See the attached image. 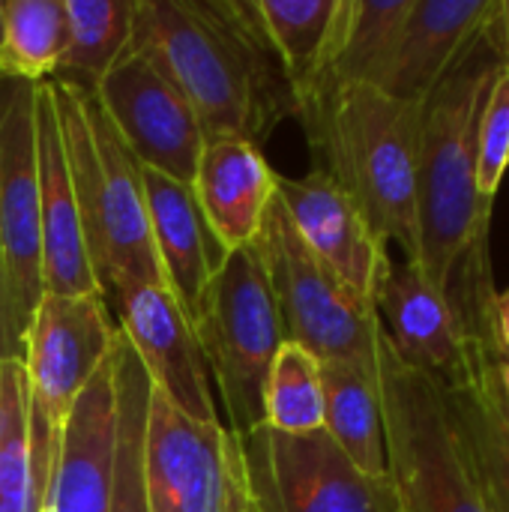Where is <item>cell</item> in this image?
Segmentation results:
<instances>
[{
  "label": "cell",
  "instance_id": "cell-25",
  "mask_svg": "<svg viewBox=\"0 0 509 512\" xmlns=\"http://www.w3.org/2000/svg\"><path fill=\"white\" fill-rule=\"evenodd\" d=\"M66 54V0L0 3V81H51Z\"/></svg>",
  "mask_w": 509,
  "mask_h": 512
},
{
  "label": "cell",
  "instance_id": "cell-12",
  "mask_svg": "<svg viewBox=\"0 0 509 512\" xmlns=\"http://www.w3.org/2000/svg\"><path fill=\"white\" fill-rule=\"evenodd\" d=\"M93 96L141 168L192 186L204 132L180 87L144 48L129 42Z\"/></svg>",
  "mask_w": 509,
  "mask_h": 512
},
{
  "label": "cell",
  "instance_id": "cell-26",
  "mask_svg": "<svg viewBox=\"0 0 509 512\" xmlns=\"http://www.w3.org/2000/svg\"><path fill=\"white\" fill-rule=\"evenodd\" d=\"M135 0H66V54L54 78L96 90L132 39Z\"/></svg>",
  "mask_w": 509,
  "mask_h": 512
},
{
  "label": "cell",
  "instance_id": "cell-1",
  "mask_svg": "<svg viewBox=\"0 0 509 512\" xmlns=\"http://www.w3.org/2000/svg\"><path fill=\"white\" fill-rule=\"evenodd\" d=\"M129 42L180 87L204 144L243 138L261 147L282 120L297 117L258 0H135Z\"/></svg>",
  "mask_w": 509,
  "mask_h": 512
},
{
  "label": "cell",
  "instance_id": "cell-22",
  "mask_svg": "<svg viewBox=\"0 0 509 512\" xmlns=\"http://www.w3.org/2000/svg\"><path fill=\"white\" fill-rule=\"evenodd\" d=\"M411 6L414 0H342L330 60L312 99L351 84L378 87L393 60Z\"/></svg>",
  "mask_w": 509,
  "mask_h": 512
},
{
  "label": "cell",
  "instance_id": "cell-8",
  "mask_svg": "<svg viewBox=\"0 0 509 512\" xmlns=\"http://www.w3.org/2000/svg\"><path fill=\"white\" fill-rule=\"evenodd\" d=\"M117 330L102 294H42L27 339L24 372L30 402V453L42 492L48 495L66 420L90 378L108 363Z\"/></svg>",
  "mask_w": 509,
  "mask_h": 512
},
{
  "label": "cell",
  "instance_id": "cell-34",
  "mask_svg": "<svg viewBox=\"0 0 509 512\" xmlns=\"http://www.w3.org/2000/svg\"><path fill=\"white\" fill-rule=\"evenodd\" d=\"M42 512H48V510H45V504H42Z\"/></svg>",
  "mask_w": 509,
  "mask_h": 512
},
{
  "label": "cell",
  "instance_id": "cell-5",
  "mask_svg": "<svg viewBox=\"0 0 509 512\" xmlns=\"http://www.w3.org/2000/svg\"><path fill=\"white\" fill-rule=\"evenodd\" d=\"M387 477L399 512H492L438 378L375 342Z\"/></svg>",
  "mask_w": 509,
  "mask_h": 512
},
{
  "label": "cell",
  "instance_id": "cell-35",
  "mask_svg": "<svg viewBox=\"0 0 509 512\" xmlns=\"http://www.w3.org/2000/svg\"><path fill=\"white\" fill-rule=\"evenodd\" d=\"M246 512H249V504H246Z\"/></svg>",
  "mask_w": 509,
  "mask_h": 512
},
{
  "label": "cell",
  "instance_id": "cell-27",
  "mask_svg": "<svg viewBox=\"0 0 509 512\" xmlns=\"http://www.w3.org/2000/svg\"><path fill=\"white\" fill-rule=\"evenodd\" d=\"M111 360H114V390H117V453H114L111 512H144L141 453H144L150 378L120 330L114 339Z\"/></svg>",
  "mask_w": 509,
  "mask_h": 512
},
{
  "label": "cell",
  "instance_id": "cell-16",
  "mask_svg": "<svg viewBox=\"0 0 509 512\" xmlns=\"http://www.w3.org/2000/svg\"><path fill=\"white\" fill-rule=\"evenodd\" d=\"M375 309L393 351L411 369L441 384L462 378L471 357V336L453 300L438 291L417 264L390 261L375 291Z\"/></svg>",
  "mask_w": 509,
  "mask_h": 512
},
{
  "label": "cell",
  "instance_id": "cell-29",
  "mask_svg": "<svg viewBox=\"0 0 509 512\" xmlns=\"http://www.w3.org/2000/svg\"><path fill=\"white\" fill-rule=\"evenodd\" d=\"M261 408H264L261 426L267 429L285 435H309L324 429L321 360L294 342H282L267 372Z\"/></svg>",
  "mask_w": 509,
  "mask_h": 512
},
{
  "label": "cell",
  "instance_id": "cell-3",
  "mask_svg": "<svg viewBox=\"0 0 509 512\" xmlns=\"http://www.w3.org/2000/svg\"><path fill=\"white\" fill-rule=\"evenodd\" d=\"M66 171L102 297L120 285H165L153 246L141 165L105 117L93 90L51 78Z\"/></svg>",
  "mask_w": 509,
  "mask_h": 512
},
{
  "label": "cell",
  "instance_id": "cell-4",
  "mask_svg": "<svg viewBox=\"0 0 509 512\" xmlns=\"http://www.w3.org/2000/svg\"><path fill=\"white\" fill-rule=\"evenodd\" d=\"M495 15L423 102L417 159V267L444 294L450 291V279L474 231L477 120L486 90L504 66L495 39Z\"/></svg>",
  "mask_w": 509,
  "mask_h": 512
},
{
  "label": "cell",
  "instance_id": "cell-6",
  "mask_svg": "<svg viewBox=\"0 0 509 512\" xmlns=\"http://www.w3.org/2000/svg\"><path fill=\"white\" fill-rule=\"evenodd\" d=\"M204 366H210L228 432L249 435L264 423V384L276 351L285 342L282 318L267 282L258 246L228 252L204 294L192 324Z\"/></svg>",
  "mask_w": 509,
  "mask_h": 512
},
{
  "label": "cell",
  "instance_id": "cell-15",
  "mask_svg": "<svg viewBox=\"0 0 509 512\" xmlns=\"http://www.w3.org/2000/svg\"><path fill=\"white\" fill-rule=\"evenodd\" d=\"M36 126V183H39V231H42V291L45 294H102L90 264L81 213L66 171L60 120L51 81L33 87Z\"/></svg>",
  "mask_w": 509,
  "mask_h": 512
},
{
  "label": "cell",
  "instance_id": "cell-17",
  "mask_svg": "<svg viewBox=\"0 0 509 512\" xmlns=\"http://www.w3.org/2000/svg\"><path fill=\"white\" fill-rule=\"evenodd\" d=\"M114 351V348H111ZM117 453L114 360L90 378L63 429L54 477L45 495L48 512H111Z\"/></svg>",
  "mask_w": 509,
  "mask_h": 512
},
{
  "label": "cell",
  "instance_id": "cell-28",
  "mask_svg": "<svg viewBox=\"0 0 509 512\" xmlns=\"http://www.w3.org/2000/svg\"><path fill=\"white\" fill-rule=\"evenodd\" d=\"M30 453L27 372L15 357L0 360V512H42Z\"/></svg>",
  "mask_w": 509,
  "mask_h": 512
},
{
  "label": "cell",
  "instance_id": "cell-7",
  "mask_svg": "<svg viewBox=\"0 0 509 512\" xmlns=\"http://www.w3.org/2000/svg\"><path fill=\"white\" fill-rule=\"evenodd\" d=\"M282 318L285 342L306 348L321 363H348L378 375L375 306L351 294L300 240L279 198L270 201L255 240Z\"/></svg>",
  "mask_w": 509,
  "mask_h": 512
},
{
  "label": "cell",
  "instance_id": "cell-31",
  "mask_svg": "<svg viewBox=\"0 0 509 512\" xmlns=\"http://www.w3.org/2000/svg\"><path fill=\"white\" fill-rule=\"evenodd\" d=\"M495 39H498V54L509 66V0L498 3V15H495Z\"/></svg>",
  "mask_w": 509,
  "mask_h": 512
},
{
  "label": "cell",
  "instance_id": "cell-11",
  "mask_svg": "<svg viewBox=\"0 0 509 512\" xmlns=\"http://www.w3.org/2000/svg\"><path fill=\"white\" fill-rule=\"evenodd\" d=\"M141 492L144 512H246L234 432L195 423L150 387Z\"/></svg>",
  "mask_w": 509,
  "mask_h": 512
},
{
  "label": "cell",
  "instance_id": "cell-9",
  "mask_svg": "<svg viewBox=\"0 0 509 512\" xmlns=\"http://www.w3.org/2000/svg\"><path fill=\"white\" fill-rule=\"evenodd\" d=\"M237 447L249 512H399L390 477L357 471L324 429L285 435L258 426Z\"/></svg>",
  "mask_w": 509,
  "mask_h": 512
},
{
  "label": "cell",
  "instance_id": "cell-19",
  "mask_svg": "<svg viewBox=\"0 0 509 512\" xmlns=\"http://www.w3.org/2000/svg\"><path fill=\"white\" fill-rule=\"evenodd\" d=\"M192 192L219 249L228 255L258 240L267 207L276 198V168L258 144L216 138L201 150Z\"/></svg>",
  "mask_w": 509,
  "mask_h": 512
},
{
  "label": "cell",
  "instance_id": "cell-13",
  "mask_svg": "<svg viewBox=\"0 0 509 512\" xmlns=\"http://www.w3.org/2000/svg\"><path fill=\"white\" fill-rule=\"evenodd\" d=\"M120 333L141 360L150 387L195 423H219L195 333L165 285H120L111 297Z\"/></svg>",
  "mask_w": 509,
  "mask_h": 512
},
{
  "label": "cell",
  "instance_id": "cell-2",
  "mask_svg": "<svg viewBox=\"0 0 509 512\" xmlns=\"http://www.w3.org/2000/svg\"><path fill=\"white\" fill-rule=\"evenodd\" d=\"M312 168L333 177L381 243L420 261L417 159L423 102H402L378 87L351 84L321 93L297 111Z\"/></svg>",
  "mask_w": 509,
  "mask_h": 512
},
{
  "label": "cell",
  "instance_id": "cell-23",
  "mask_svg": "<svg viewBox=\"0 0 509 512\" xmlns=\"http://www.w3.org/2000/svg\"><path fill=\"white\" fill-rule=\"evenodd\" d=\"M324 384V432L348 456V462L369 474L387 477L384 420L378 399V375L348 363H321Z\"/></svg>",
  "mask_w": 509,
  "mask_h": 512
},
{
  "label": "cell",
  "instance_id": "cell-18",
  "mask_svg": "<svg viewBox=\"0 0 509 512\" xmlns=\"http://www.w3.org/2000/svg\"><path fill=\"white\" fill-rule=\"evenodd\" d=\"M495 12L498 0H414L378 90L402 102H426Z\"/></svg>",
  "mask_w": 509,
  "mask_h": 512
},
{
  "label": "cell",
  "instance_id": "cell-24",
  "mask_svg": "<svg viewBox=\"0 0 509 512\" xmlns=\"http://www.w3.org/2000/svg\"><path fill=\"white\" fill-rule=\"evenodd\" d=\"M342 0H258L267 36L291 84L294 105L309 102L324 78Z\"/></svg>",
  "mask_w": 509,
  "mask_h": 512
},
{
  "label": "cell",
  "instance_id": "cell-10",
  "mask_svg": "<svg viewBox=\"0 0 509 512\" xmlns=\"http://www.w3.org/2000/svg\"><path fill=\"white\" fill-rule=\"evenodd\" d=\"M33 87L9 84L0 102V342L24 363V339L42 300Z\"/></svg>",
  "mask_w": 509,
  "mask_h": 512
},
{
  "label": "cell",
  "instance_id": "cell-30",
  "mask_svg": "<svg viewBox=\"0 0 509 512\" xmlns=\"http://www.w3.org/2000/svg\"><path fill=\"white\" fill-rule=\"evenodd\" d=\"M495 327H498V339L509 360V288L504 294H495Z\"/></svg>",
  "mask_w": 509,
  "mask_h": 512
},
{
  "label": "cell",
  "instance_id": "cell-14",
  "mask_svg": "<svg viewBox=\"0 0 509 512\" xmlns=\"http://www.w3.org/2000/svg\"><path fill=\"white\" fill-rule=\"evenodd\" d=\"M276 198L309 252L351 294L375 306V291L393 258L390 246L375 237L348 192L333 177L312 168L303 177L276 174Z\"/></svg>",
  "mask_w": 509,
  "mask_h": 512
},
{
  "label": "cell",
  "instance_id": "cell-32",
  "mask_svg": "<svg viewBox=\"0 0 509 512\" xmlns=\"http://www.w3.org/2000/svg\"><path fill=\"white\" fill-rule=\"evenodd\" d=\"M501 387H504V402H507L509 411V360L504 363V369H501Z\"/></svg>",
  "mask_w": 509,
  "mask_h": 512
},
{
  "label": "cell",
  "instance_id": "cell-20",
  "mask_svg": "<svg viewBox=\"0 0 509 512\" xmlns=\"http://www.w3.org/2000/svg\"><path fill=\"white\" fill-rule=\"evenodd\" d=\"M141 180L165 288L192 327L225 252L219 249L192 186L150 168H141Z\"/></svg>",
  "mask_w": 509,
  "mask_h": 512
},
{
  "label": "cell",
  "instance_id": "cell-21",
  "mask_svg": "<svg viewBox=\"0 0 509 512\" xmlns=\"http://www.w3.org/2000/svg\"><path fill=\"white\" fill-rule=\"evenodd\" d=\"M501 342L474 339L459 381L441 384L492 512H509V411L501 387Z\"/></svg>",
  "mask_w": 509,
  "mask_h": 512
},
{
  "label": "cell",
  "instance_id": "cell-33",
  "mask_svg": "<svg viewBox=\"0 0 509 512\" xmlns=\"http://www.w3.org/2000/svg\"><path fill=\"white\" fill-rule=\"evenodd\" d=\"M0 360H3V342H0Z\"/></svg>",
  "mask_w": 509,
  "mask_h": 512
}]
</instances>
